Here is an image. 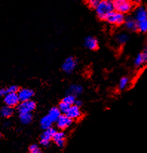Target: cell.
Here are the masks:
<instances>
[{"label":"cell","mask_w":147,"mask_h":153,"mask_svg":"<svg viewBox=\"0 0 147 153\" xmlns=\"http://www.w3.org/2000/svg\"><path fill=\"white\" fill-rule=\"evenodd\" d=\"M69 94L73 95V96H76L80 95L82 92V87L79 84H73L68 89Z\"/></svg>","instance_id":"d6986e66"},{"label":"cell","mask_w":147,"mask_h":153,"mask_svg":"<svg viewBox=\"0 0 147 153\" xmlns=\"http://www.w3.org/2000/svg\"><path fill=\"white\" fill-rule=\"evenodd\" d=\"M9 126V123H5V124H4V126Z\"/></svg>","instance_id":"1f68e13d"},{"label":"cell","mask_w":147,"mask_h":153,"mask_svg":"<svg viewBox=\"0 0 147 153\" xmlns=\"http://www.w3.org/2000/svg\"><path fill=\"white\" fill-rule=\"evenodd\" d=\"M39 149V146L37 144H32L29 147V151L30 152H33V151H35L37 149Z\"/></svg>","instance_id":"f1b7e54d"},{"label":"cell","mask_w":147,"mask_h":153,"mask_svg":"<svg viewBox=\"0 0 147 153\" xmlns=\"http://www.w3.org/2000/svg\"><path fill=\"white\" fill-rule=\"evenodd\" d=\"M17 95H18L20 101L24 102V101H31V98L34 96V93L32 90H31V89L22 88L19 90Z\"/></svg>","instance_id":"9c48e42d"},{"label":"cell","mask_w":147,"mask_h":153,"mask_svg":"<svg viewBox=\"0 0 147 153\" xmlns=\"http://www.w3.org/2000/svg\"><path fill=\"white\" fill-rule=\"evenodd\" d=\"M146 49H147V43H146Z\"/></svg>","instance_id":"836d02e7"},{"label":"cell","mask_w":147,"mask_h":153,"mask_svg":"<svg viewBox=\"0 0 147 153\" xmlns=\"http://www.w3.org/2000/svg\"><path fill=\"white\" fill-rule=\"evenodd\" d=\"M64 115H65L67 117H68L70 119L73 121V120L79 119L82 116V112H81L80 107H78L77 106L74 104V105L71 106L68 109V110H67L66 112Z\"/></svg>","instance_id":"ba28073f"},{"label":"cell","mask_w":147,"mask_h":153,"mask_svg":"<svg viewBox=\"0 0 147 153\" xmlns=\"http://www.w3.org/2000/svg\"><path fill=\"white\" fill-rule=\"evenodd\" d=\"M53 123L54 122L50 119L49 117H48V115H46V116L43 117L41 119V121H40V126H41V127L43 128V129L46 130V129L51 128Z\"/></svg>","instance_id":"ac0fdd59"},{"label":"cell","mask_w":147,"mask_h":153,"mask_svg":"<svg viewBox=\"0 0 147 153\" xmlns=\"http://www.w3.org/2000/svg\"><path fill=\"white\" fill-rule=\"evenodd\" d=\"M134 64L136 68H140L147 64V49H145L136 56Z\"/></svg>","instance_id":"8fae6325"},{"label":"cell","mask_w":147,"mask_h":153,"mask_svg":"<svg viewBox=\"0 0 147 153\" xmlns=\"http://www.w3.org/2000/svg\"><path fill=\"white\" fill-rule=\"evenodd\" d=\"M2 138V133H1V132H0V139H1Z\"/></svg>","instance_id":"d6a6232c"},{"label":"cell","mask_w":147,"mask_h":153,"mask_svg":"<svg viewBox=\"0 0 147 153\" xmlns=\"http://www.w3.org/2000/svg\"><path fill=\"white\" fill-rule=\"evenodd\" d=\"M36 108V103L34 101H24L19 104L17 106V110L20 114L22 113H31V112L34 111Z\"/></svg>","instance_id":"277c9868"},{"label":"cell","mask_w":147,"mask_h":153,"mask_svg":"<svg viewBox=\"0 0 147 153\" xmlns=\"http://www.w3.org/2000/svg\"><path fill=\"white\" fill-rule=\"evenodd\" d=\"M4 102L6 106H8L12 108L16 106H18L20 99L17 93H8L4 97Z\"/></svg>","instance_id":"30bf717a"},{"label":"cell","mask_w":147,"mask_h":153,"mask_svg":"<svg viewBox=\"0 0 147 153\" xmlns=\"http://www.w3.org/2000/svg\"><path fill=\"white\" fill-rule=\"evenodd\" d=\"M48 116L53 122H54V121H57L61 116V112L59 111L58 107H52L48 112Z\"/></svg>","instance_id":"2e32d148"},{"label":"cell","mask_w":147,"mask_h":153,"mask_svg":"<svg viewBox=\"0 0 147 153\" xmlns=\"http://www.w3.org/2000/svg\"><path fill=\"white\" fill-rule=\"evenodd\" d=\"M62 102L65 103V104H68V106H72L75 104V101H76V98H75V96H73V95L68 94L65 96V98L62 99Z\"/></svg>","instance_id":"7402d4cb"},{"label":"cell","mask_w":147,"mask_h":153,"mask_svg":"<svg viewBox=\"0 0 147 153\" xmlns=\"http://www.w3.org/2000/svg\"><path fill=\"white\" fill-rule=\"evenodd\" d=\"M114 11L113 3L112 1L103 0L100 1L98 7H96V13L100 19L106 20L107 17Z\"/></svg>","instance_id":"6da1fadb"},{"label":"cell","mask_w":147,"mask_h":153,"mask_svg":"<svg viewBox=\"0 0 147 153\" xmlns=\"http://www.w3.org/2000/svg\"><path fill=\"white\" fill-rule=\"evenodd\" d=\"M115 39H116V42H118V44L123 45H125V44L128 42V40H129V36H127V34L121 33L117 34L116 37H115Z\"/></svg>","instance_id":"44dd1931"},{"label":"cell","mask_w":147,"mask_h":153,"mask_svg":"<svg viewBox=\"0 0 147 153\" xmlns=\"http://www.w3.org/2000/svg\"><path fill=\"white\" fill-rule=\"evenodd\" d=\"M7 94H8L7 89H4V88L0 89V96H1V97H2V96H4V97Z\"/></svg>","instance_id":"83f0119b"},{"label":"cell","mask_w":147,"mask_h":153,"mask_svg":"<svg viewBox=\"0 0 147 153\" xmlns=\"http://www.w3.org/2000/svg\"><path fill=\"white\" fill-rule=\"evenodd\" d=\"M57 131L54 128H50V129H46L45 132L42 134L40 137V143L44 146H48L51 143V140L53 139L54 134Z\"/></svg>","instance_id":"5b68a950"},{"label":"cell","mask_w":147,"mask_h":153,"mask_svg":"<svg viewBox=\"0 0 147 153\" xmlns=\"http://www.w3.org/2000/svg\"><path fill=\"white\" fill-rule=\"evenodd\" d=\"M20 119L23 124H28L32 121L33 115L31 113L20 114Z\"/></svg>","instance_id":"ffe728a7"},{"label":"cell","mask_w":147,"mask_h":153,"mask_svg":"<svg viewBox=\"0 0 147 153\" xmlns=\"http://www.w3.org/2000/svg\"><path fill=\"white\" fill-rule=\"evenodd\" d=\"M56 122H57V126L59 129H65L71 125L72 120L70 119L65 115H61V116Z\"/></svg>","instance_id":"7c38bea8"},{"label":"cell","mask_w":147,"mask_h":153,"mask_svg":"<svg viewBox=\"0 0 147 153\" xmlns=\"http://www.w3.org/2000/svg\"><path fill=\"white\" fill-rule=\"evenodd\" d=\"M30 153H43V152L40 150V149H38L35 151H33V152H30Z\"/></svg>","instance_id":"4dcf8cb0"},{"label":"cell","mask_w":147,"mask_h":153,"mask_svg":"<svg viewBox=\"0 0 147 153\" xmlns=\"http://www.w3.org/2000/svg\"><path fill=\"white\" fill-rule=\"evenodd\" d=\"M137 31L140 33L147 32V19L137 23Z\"/></svg>","instance_id":"cb8c5ba5"},{"label":"cell","mask_w":147,"mask_h":153,"mask_svg":"<svg viewBox=\"0 0 147 153\" xmlns=\"http://www.w3.org/2000/svg\"><path fill=\"white\" fill-rule=\"evenodd\" d=\"M76 65H77V62L75 58L72 57H68L63 62L62 65V69L65 73H71L76 68Z\"/></svg>","instance_id":"8992f818"},{"label":"cell","mask_w":147,"mask_h":153,"mask_svg":"<svg viewBox=\"0 0 147 153\" xmlns=\"http://www.w3.org/2000/svg\"><path fill=\"white\" fill-rule=\"evenodd\" d=\"M114 10L122 14L129 13L133 9L134 4L133 1L128 0H115L112 1Z\"/></svg>","instance_id":"7a4b0ae2"},{"label":"cell","mask_w":147,"mask_h":153,"mask_svg":"<svg viewBox=\"0 0 147 153\" xmlns=\"http://www.w3.org/2000/svg\"><path fill=\"white\" fill-rule=\"evenodd\" d=\"M82 101H80V100H76V101H75V104H74V105L77 106L78 107H80L81 106H82Z\"/></svg>","instance_id":"f546056e"},{"label":"cell","mask_w":147,"mask_h":153,"mask_svg":"<svg viewBox=\"0 0 147 153\" xmlns=\"http://www.w3.org/2000/svg\"><path fill=\"white\" fill-rule=\"evenodd\" d=\"M53 140L54 143L59 146V147L62 148L65 146V135L64 132H56L54 134V137H53Z\"/></svg>","instance_id":"4fadbf2b"},{"label":"cell","mask_w":147,"mask_h":153,"mask_svg":"<svg viewBox=\"0 0 147 153\" xmlns=\"http://www.w3.org/2000/svg\"><path fill=\"white\" fill-rule=\"evenodd\" d=\"M125 27L130 31H137V22L134 19L133 17H127L125 20Z\"/></svg>","instance_id":"9a60e30c"},{"label":"cell","mask_w":147,"mask_h":153,"mask_svg":"<svg viewBox=\"0 0 147 153\" xmlns=\"http://www.w3.org/2000/svg\"><path fill=\"white\" fill-rule=\"evenodd\" d=\"M129 84V79L128 77H123L119 82V89L121 90H125Z\"/></svg>","instance_id":"603a6c76"},{"label":"cell","mask_w":147,"mask_h":153,"mask_svg":"<svg viewBox=\"0 0 147 153\" xmlns=\"http://www.w3.org/2000/svg\"><path fill=\"white\" fill-rule=\"evenodd\" d=\"M0 114L3 118H10L14 114V109L8 106H4L0 110Z\"/></svg>","instance_id":"e0dca14e"},{"label":"cell","mask_w":147,"mask_h":153,"mask_svg":"<svg viewBox=\"0 0 147 153\" xmlns=\"http://www.w3.org/2000/svg\"><path fill=\"white\" fill-rule=\"evenodd\" d=\"M19 91V87L16 85H11L7 88L8 93H17Z\"/></svg>","instance_id":"484cf974"},{"label":"cell","mask_w":147,"mask_h":153,"mask_svg":"<svg viewBox=\"0 0 147 153\" xmlns=\"http://www.w3.org/2000/svg\"><path fill=\"white\" fill-rule=\"evenodd\" d=\"M134 19L137 22V23L140 22L145 21L147 19V8L144 6L139 5L138 7H136L134 13Z\"/></svg>","instance_id":"52a82bcc"},{"label":"cell","mask_w":147,"mask_h":153,"mask_svg":"<svg viewBox=\"0 0 147 153\" xmlns=\"http://www.w3.org/2000/svg\"><path fill=\"white\" fill-rule=\"evenodd\" d=\"M99 3H100V1H98V0H89V1H87V4H88L89 7H92V8H95V9H96V7H98Z\"/></svg>","instance_id":"4316f807"},{"label":"cell","mask_w":147,"mask_h":153,"mask_svg":"<svg viewBox=\"0 0 147 153\" xmlns=\"http://www.w3.org/2000/svg\"><path fill=\"white\" fill-rule=\"evenodd\" d=\"M84 45H85L86 48L89 50H92V51L96 50L98 48V40L94 37L92 36H88L86 38L85 41H84Z\"/></svg>","instance_id":"5bb4252c"},{"label":"cell","mask_w":147,"mask_h":153,"mask_svg":"<svg viewBox=\"0 0 147 153\" xmlns=\"http://www.w3.org/2000/svg\"><path fill=\"white\" fill-rule=\"evenodd\" d=\"M125 20H126V17L123 14L118 13V12L115 11V10L106 19V21L109 24L115 26H119L124 24Z\"/></svg>","instance_id":"3957f363"},{"label":"cell","mask_w":147,"mask_h":153,"mask_svg":"<svg viewBox=\"0 0 147 153\" xmlns=\"http://www.w3.org/2000/svg\"><path fill=\"white\" fill-rule=\"evenodd\" d=\"M69 107H70V106H68V104H65V103H63L62 101H61L60 104H59L58 108H59V111H60L61 112H63V113L65 114V112H66L67 110H68V109L69 108Z\"/></svg>","instance_id":"d4e9b609"}]
</instances>
